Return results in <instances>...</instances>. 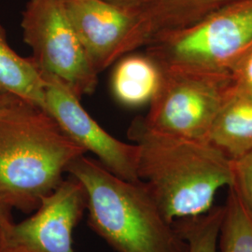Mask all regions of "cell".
<instances>
[{
	"instance_id": "obj_10",
	"label": "cell",
	"mask_w": 252,
	"mask_h": 252,
	"mask_svg": "<svg viewBox=\"0 0 252 252\" xmlns=\"http://www.w3.org/2000/svg\"><path fill=\"white\" fill-rule=\"evenodd\" d=\"M162 79V67L153 57L146 53H131L115 63L110 90L122 106L138 108L150 105L159 91Z\"/></svg>"
},
{
	"instance_id": "obj_11",
	"label": "cell",
	"mask_w": 252,
	"mask_h": 252,
	"mask_svg": "<svg viewBox=\"0 0 252 252\" xmlns=\"http://www.w3.org/2000/svg\"><path fill=\"white\" fill-rule=\"evenodd\" d=\"M0 94L45 108V79L35 60L19 55L9 45L0 24ZM45 110V109H44Z\"/></svg>"
},
{
	"instance_id": "obj_12",
	"label": "cell",
	"mask_w": 252,
	"mask_h": 252,
	"mask_svg": "<svg viewBox=\"0 0 252 252\" xmlns=\"http://www.w3.org/2000/svg\"><path fill=\"white\" fill-rule=\"evenodd\" d=\"M208 142L231 160L252 151V96L234 90L215 119Z\"/></svg>"
},
{
	"instance_id": "obj_8",
	"label": "cell",
	"mask_w": 252,
	"mask_h": 252,
	"mask_svg": "<svg viewBox=\"0 0 252 252\" xmlns=\"http://www.w3.org/2000/svg\"><path fill=\"white\" fill-rule=\"evenodd\" d=\"M63 8L97 74L146 46L138 9L107 0H62Z\"/></svg>"
},
{
	"instance_id": "obj_14",
	"label": "cell",
	"mask_w": 252,
	"mask_h": 252,
	"mask_svg": "<svg viewBox=\"0 0 252 252\" xmlns=\"http://www.w3.org/2000/svg\"><path fill=\"white\" fill-rule=\"evenodd\" d=\"M219 234L220 252H252V214L233 188H229Z\"/></svg>"
},
{
	"instance_id": "obj_16",
	"label": "cell",
	"mask_w": 252,
	"mask_h": 252,
	"mask_svg": "<svg viewBox=\"0 0 252 252\" xmlns=\"http://www.w3.org/2000/svg\"><path fill=\"white\" fill-rule=\"evenodd\" d=\"M232 165L234 182L230 188L237 192L252 214V151L232 160Z\"/></svg>"
},
{
	"instance_id": "obj_2",
	"label": "cell",
	"mask_w": 252,
	"mask_h": 252,
	"mask_svg": "<svg viewBox=\"0 0 252 252\" xmlns=\"http://www.w3.org/2000/svg\"><path fill=\"white\" fill-rule=\"evenodd\" d=\"M84 154L44 109L20 101L0 119V203L35 211Z\"/></svg>"
},
{
	"instance_id": "obj_17",
	"label": "cell",
	"mask_w": 252,
	"mask_h": 252,
	"mask_svg": "<svg viewBox=\"0 0 252 252\" xmlns=\"http://www.w3.org/2000/svg\"><path fill=\"white\" fill-rule=\"evenodd\" d=\"M235 90L252 96V48L230 70Z\"/></svg>"
},
{
	"instance_id": "obj_19",
	"label": "cell",
	"mask_w": 252,
	"mask_h": 252,
	"mask_svg": "<svg viewBox=\"0 0 252 252\" xmlns=\"http://www.w3.org/2000/svg\"><path fill=\"white\" fill-rule=\"evenodd\" d=\"M20 101L22 100L13 97L9 94H0V119L5 114H7L11 108H14Z\"/></svg>"
},
{
	"instance_id": "obj_9",
	"label": "cell",
	"mask_w": 252,
	"mask_h": 252,
	"mask_svg": "<svg viewBox=\"0 0 252 252\" xmlns=\"http://www.w3.org/2000/svg\"><path fill=\"white\" fill-rule=\"evenodd\" d=\"M85 208L84 189L69 176L32 216L12 224L0 252H75L73 233Z\"/></svg>"
},
{
	"instance_id": "obj_13",
	"label": "cell",
	"mask_w": 252,
	"mask_h": 252,
	"mask_svg": "<svg viewBox=\"0 0 252 252\" xmlns=\"http://www.w3.org/2000/svg\"><path fill=\"white\" fill-rule=\"evenodd\" d=\"M239 0H145L138 8L149 42L163 32L187 27Z\"/></svg>"
},
{
	"instance_id": "obj_18",
	"label": "cell",
	"mask_w": 252,
	"mask_h": 252,
	"mask_svg": "<svg viewBox=\"0 0 252 252\" xmlns=\"http://www.w3.org/2000/svg\"><path fill=\"white\" fill-rule=\"evenodd\" d=\"M10 210L11 209L9 207L0 203V252L3 249L9 229L14 223L11 220Z\"/></svg>"
},
{
	"instance_id": "obj_7",
	"label": "cell",
	"mask_w": 252,
	"mask_h": 252,
	"mask_svg": "<svg viewBox=\"0 0 252 252\" xmlns=\"http://www.w3.org/2000/svg\"><path fill=\"white\" fill-rule=\"evenodd\" d=\"M42 74L45 79L44 109L63 133L85 153L95 155L108 171L123 180L140 182L137 146L110 135L83 108L81 97L66 83L52 74Z\"/></svg>"
},
{
	"instance_id": "obj_15",
	"label": "cell",
	"mask_w": 252,
	"mask_h": 252,
	"mask_svg": "<svg viewBox=\"0 0 252 252\" xmlns=\"http://www.w3.org/2000/svg\"><path fill=\"white\" fill-rule=\"evenodd\" d=\"M223 213V206H214L207 213L173 222L188 245L187 252H219V234Z\"/></svg>"
},
{
	"instance_id": "obj_1",
	"label": "cell",
	"mask_w": 252,
	"mask_h": 252,
	"mask_svg": "<svg viewBox=\"0 0 252 252\" xmlns=\"http://www.w3.org/2000/svg\"><path fill=\"white\" fill-rule=\"evenodd\" d=\"M128 137L138 148V178L170 223L207 213L218 191L233 185L232 160L208 141L156 132L140 117Z\"/></svg>"
},
{
	"instance_id": "obj_3",
	"label": "cell",
	"mask_w": 252,
	"mask_h": 252,
	"mask_svg": "<svg viewBox=\"0 0 252 252\" xmlns=\"http://www.w3.org/2000/svg\"><path fill=\"white\" fill-rule=\"evenodd\" d=\"M66 173L84 189L91 229L114 252H188L186 241L142 181L123 180L85 154L73 161Z\"/></svg>"
},
{
	"instance_id": "obj_20",
	"label": "cell",
	"mask_w": 252,
	"mask_h": 252,
	"mask_svg": "<svg viewBox=\"0 0 252 252\" xmlns=\"http://www.w3.org/2000/svg\"><path fill=\"white\" fill-rule=\"evenodd\" d=\"M107 1L121 7L138 9L144 3L145 0H107Z\"/></svg>"
},
{
	"instance_id": "obj_5",
	"label": "cell",
	"mask_w": 252,
	"mask_h": 252,
	"mask_svg": "<svg viewBox=\"0 0 252 252\" xmlns=\"http://www.w3.org/2000/svg\"><path fill=\"white\" fill-rule=\"evenodd\" d=\"M162 69L159 91L147 115L140 117L145 126L166 135L208 141L215 119L235 90L231 74L182 67Z\"/></svg>"
},
{
	"instance_id": "obj_4",
	"label": "cell",
	"mask_w": 252,
	"mask_h": 252,
	"mask_svg": "<svg viewBox=\"0 0 252 252\" xmlns=\"http://www.w3.org/2000/svg\"><path fill=\"white\" fill-rule=\"evenodd\" d=\"M146 54L161 67L229 72L252 48V0H239L197 22L154 36Z\"/></svg>"
},
{
	"instance_id": "obj_6",
	"label": "cell",
	"mask_w": 252,
	"mask_h": 252,
	"mask_svg": "<svg viewBox=\"0 0 252 252\" xmlns=\"http://www.w3.org/2000/svg\"><path fill=\"white\" fill-rule=\"evenodd\" d=\"M24 41L42 72L66 83L80 97L94 93L98 74L68 18L62 0H29L23 11Z\"/></svg>"
}]
</instances>
